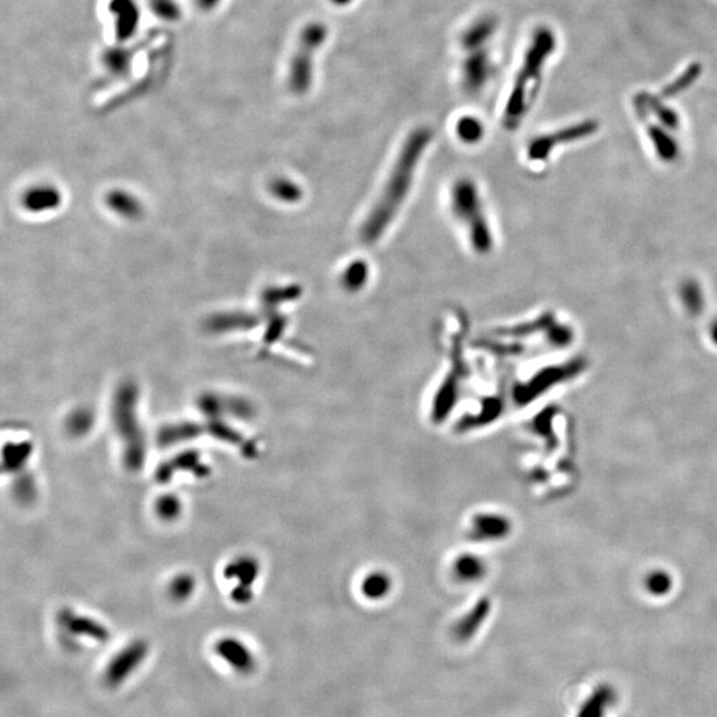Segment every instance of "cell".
Listing matches in <instances>:
<instances>
[{
	"label": "cell",
	"mask_w": 717,
	"mask_h": 717,
	"mask_svg": "<svg viewBox=\"0 0 717 717\" xmlns=\"http://www.w3.org/2000/svg\"><path fill=\"white\" fill-rule=\"evenodd\" d=\"M681 297L683 304L690 314H699L704 309L703 290L695 281H687L681 287Z\"/></svg>",
	"instance_id": "cell-17"
},
{
	"label": "cell",
	"mask_w": 717,
	"mask_h": 717,
	"mask_svg": "<svg viewBox=\"0 0 717 717\" xmlns=\"http://www.w3.org/2000/svg\"><path fill=\"white\" fill-rule=\"evenodd\" d=\"M327 36V27L318 22L309 23L302 29L297 50L290 60L287 74V84L294 93L303 95L312 86L315 52L322 48Z\"/></svg>",
	"instance_id": "cell-4"
},
{
	"label": "cell",
	"mask_w": 717,
	"mask_h": 717,
	"mask_svg": "<svg viewBox=\"0 0 717 717\" xmlns=\"http://www.w3.org/2000/svg\"><path fill=\"white\" fill-rule=\"evenodd\" d=\"M493 74V62L485 48L467 51L462 64V83L470 93H477L486 87Z\"/></svg>",
	"instance_id": "cell-5"
},
{
	"label": "cell",
	"mask_w": 717,
	"mask_h": 717,
	"mask_svg": "<svg viewBox=\"0 0 717 717\" xmlns=\"http://www.w3.org/2000/svg\"><path fill=\"white\" fill-rule=\"evenodd\" d=\"M148 652L145 642H135L125 647L124 650L114 656L105 671V681L111 687H117L141 664Z\"/></svg>",
	"instance_id": "cell-6"
},
{
	"label": "cell",
	"mask_w": 717,
	"mask_h": 717,
	"mask_svg": "<svg viewBox=\"0 0 717 717\" xmlns=\"http://www.w3.org/2000/svg\"><path fill=\"white\" fill-rule=\"evenodd\" d=\"M554 48V34L549 28L537 29L504 108L502 124L507 130L517 129V126L525 119L535 92L538 91L544 62Z\"/></svg>",
	"instance_id": "cell-2"
},
{
	"label": "cell",
	"mask_w": 717,
	"mask_h": 717,
	"mask_svg": "<svg viewBox=\"0 0 717 717\" xmlns=\"http://www.w3.org/2000/svg\"><path fill=\"white\" fill-rule=\"evenodd\" d=\"M700 72V67L699 65H692L687 69V72L683 74L681 77H679L675 83H672L669 87L664 91V95H675L678 93L679 91H683L684 88L688 87L690 83H692L693 80L697 77V74Z\"/></svg>",
	"instance_id": "cell-19"
},
{
	"label": "cell",
	"mask_w": 717,
	"mask_h": 717,
	"mask_svg": "<svg viewBox=\"0 0 717 717\" xmlns=\"http://www.w3.org/2000/svg\"><path fill=\"white\" fill-rule=\"evenodd\" d=\"M65 626L72 634L86 635L91 639H95L99 642L108 641V636H109L108 630H105L104 626H101L98 622L91 620V619L71 617V618L65 619Z\"/></svg>",
	"instance_id": "cell-16"
},
{
	"label": "cell",
	"mask_w": 717,
	"mask_h": 717,
	"mask_svg": "<svg viewBox=\"0 0 717 717\" xmlns=\"http://www.w3.org/2000/svg\"><path fill=\"white\" fill-rule=\"evenodd\" d=\"M154 11L162 18L173 19L178 15L175 3L172 0H154Z\"/></svg>",
	"instance_id": "cell-21"
},
{
	"label": "cell",
	"mask_w": 717,
	"mask_h": 717,
	"mask_svg": "<svg viewBox=\"0 0 717 717\" xmlns=\"http://www.w3.org/2000/svg\"><path fill=\"white\" fill-rule=\"evenodd\" d=\"M651 137H652V142L655 145L656 150L660 154V157L663 159V161H672L676 157L678 149H676L675 142L671 140V137H668L660 129L651 130Z\"/></svg>",
	"instance_id": "cell-18"
},
{
	"label": "cell",
	"mask_w": 717,
	"mask_h": 717,
	"mask_svg": "<svg viewBox=\"0 0 717 717\" xmlns=\"http://www.w3.org/2000/svg\"><path fill=\"white\" fill-rule=\"evenodd\" d=\"M593 129L594 124H582L563 130H558L551 135L538 137L529 144L528 157L530 161H546L556 145L569 142L578 137L586 136L587 133L593 132Z\"/></svg>",
	"instance_id": "cell-7"
},
{
	"label": "cell",
	"mask_w": 717,
	"mask_h": 717,
	"mask_svg": "<svg viewBox=\"0 0 717 717\" xmlns=\"http://www.w3.org/2000/svg\"><path fill=\"white\" fill-rule=\"evenodd\" d=\"M392 589L394 586L391 577L383 571L375 570L371 572H366V575H363L360 579V594L372 602L387 598Z\"/></svg>",
	"instance_id": "cell-13"
},
{
	"label": "cell",
	"mask_w": 717,
	"mask_h": 717,
	"mask_svg": "<svg viewBox=\"0 0 717 717\" xmlns=\"http://www.w3.org/2000/svg\"><path fill=\"white\" fill-rule=\"evenodd\" d=\"M112 13L116 16V29L121 39H128L133 32L140 19V11L133 0H113Z\"/></svg>",
	"instance_id": "cell-12"
},
{
	"label": "cell",
	"mask_w": 717,
	"mask_h": 717,
	"mask_svg": "<svg viewBox=\"0 0 717 717\" xmlns=\"http://www.w3.org/2000/svg\"><path fill=\"white\" fill-rule=\"evenodd\" d=\"M215 652L234 668L236 672L248 675L255 668V659L248 647L236 639H222L215 645Z\"/></svg>",
	"instance_id": "cell-8"
},
{
	"label": "cell",
	"mask_w": 717,
	"mask_h": 717,
	"mask_svg": "<svg viewBox=\"0 0 717 717\" xmlns=\"http://www.w3.org/2000/svg\"><path fill=\"white\" fill-rule=\"evenodd\" d=\"M450 210L477 254H489L495 248V233L478 185L469 178L461 177L450 187Z\"/></svg>",
	"instance_id": "cell-3"
},
{
	"label": "cell",
	"mask_w": 717,
	"mask_h": 717,
	"mask_svg": "<svg viewBox=\"0 0 717 717\" xmlns=\"http://www.w3.org/2000/svg\"><path fill=\"white\" fill-rule=\"evenodd\" d=\"M351 1H352V0H331V3H334L336 6H340V7L348 6Z\"/></svg>",
	"instance_id": "cell-24"
},
{
	"label": "cell",
	"mask_w": 717,
	"mask_h": 717,
	"mask_svg": "<svg viewBox=\"0 0 717 717\" xmlns=\"http://www.w3.org/2000/svg\"><path fill=\"white\" fill-rule=\"evenodd\" d=\"M198 3L203 10H210L220 3V0H198Z\"/></svg>",
	"instance_id": "cell-22"
},
{
	"label": "cell",
	"mask_w": 717,
	"mask_h": 717,
	"mask_svg": "<svg viewBox=\"0 0 717 717\" xmlns=\"http://www.w3.org/2000/svg\"><path fill=\"white\" fill-rule=\"evenodd\" d=\"M470 530L478 540H501L509 532V522L495 511L476 514L470 521Z\"/></svg>",
	"instance_id": "cell-10"
},
{
	"label": "cell",
	"mask_w": 717,
	"mask_h": 717,
	"mask_svg": "<svg viewBox=\"0 0 717 717\" xmlns=\"http://www.w3.org/2000/svg\"><path fill=\"white\" fill-rule=\"evenodd\" d=\"M645 584L651 593L663 594L667 591L671 582L668 581L664 572H651V575L647 577Z\"/></svg>",
	"instance_id": "cell-20"
},
{
	"label": "cell",
	"mask_w": 717,
	"mask_h": 717,
	"mask_svg": "<svg viewBox=\"0 0 717 717\" xmlns=\"http://www.w3.org/2000/svg\"><path fill=\"white\" fill-rule=\"evenodd\" d=\"M497 19L493 16H481L480 19L474 20L471 25L464 31L461 36V46L467 51L477 50L483 48L485 44L490 41V39L495 36L497 31Z\"/></svg>",
	"instance_id": "cell-11"
},
{
	"label": "cell",
	"mask_w": 717,
	"mask_h": 717,
	"mask_svg": "<svg viewBox=\"0 0 717 717\" xmlns=\"http://www.w3.org/2000/svg\"><path fill=\"white\" fill-rule=\"evenodd\" d=\"M450 572L453 579L460 584H474L486 575V562L476 554H460L452 561Z\"/></svg>",
	"instance_id": "cell-9"
},
{
	"label": "cell",
	"mask_w": 717,
	"mask_h": 717,
	"mask_svg": "<svg viewBox=\"0 0 717 717\" xmlns=\"http://www.w3.org/2000/svg\"><path fill=\"white\" fill-rule=\"evenodd\" d=\"M432 140L433 132L428 126H419L406 137L384 185L361 222L360 238L364 243L373 245L380 241L395 221L408 199L421 160Z\"/></svg>",
	"instance_id": "cell-1"
},
{
	"label": "cell",
	"mask_w": 717,
	"mask_h": 717,
	"mask_svg": "<svg viewBox=\"0 0 717 717\" xmlns=\"http://www.w3.org/2000/svg\"><path fill=\"white\" fill-rule=\"evenodd\" d=\"M371 269L367 260H354L344 267L340 275V286L347 293L355 294L361 291L370 281Z\"/></svg>",
	"instance_id": "cell-14"
},
{
	"label": "cell",
	"mask_w": 717,
	"mask_h": 717,
	"mask_svg": "<svg viewBox=\"0 0 717 717\" xmlns=\"http://www.w3.org/2000/svg\"><path fill=\"white\" fill-rule=\"evenodd\" d=\"M457 138L467 145H476L483 138L485 126L476 116H462L456 123Z\"/></svg>",
	"instance_id": "cell-15"
},
{
	"label": "cell",
	"mask_w": 717,
	"mask_h": 717,
	"mask_svg": "<svg viewBox=\"0 0 717 717\" xmlns=\"http://www.w3.org/2000/svg\"><path fill=\"white\" fill-rule=\"evenodd\" d=\"M709 337H711V342H713L717 346V319L709 327Z\"/></svg>",
	"instance_id": "cell-23"
}]
</instances>
